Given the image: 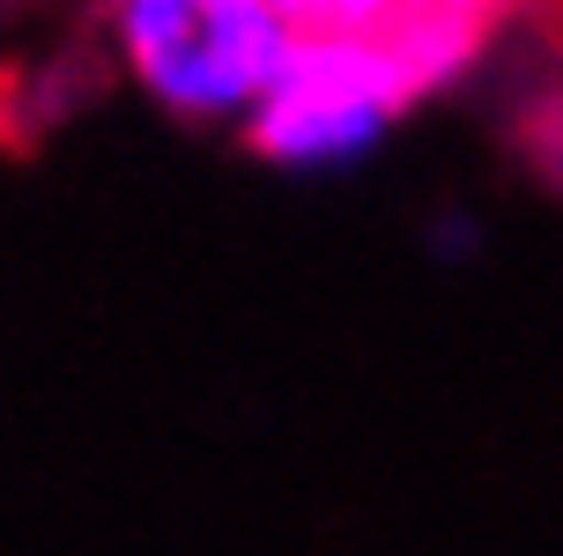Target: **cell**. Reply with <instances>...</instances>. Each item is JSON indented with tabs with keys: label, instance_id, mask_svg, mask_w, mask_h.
Here are the masks:
<instances>
[{
	"label": "cell",
	"instance_id": "obj_2",
	"mask_svg": "<svg viewBox=\"0 0 563 556\" xmlns=\"http://www.w3.org/2000/svg\"><path fill=\"white\" fill-rule=\"evenodd\" d=\"M408 105L416 89L378 30H297L282 75L245 119V141L282 171H334L378 149Z\"/></svg>",
	"mask_w": 563,
	"mask_h": 556
},
{
	"label": "cell",
	"instance_id": "obj_5",
	"mask_svg": "<svg viewBox=\"0 0 563 556\" xmlns=\"http://www.w3.org/2000/svg\"><path fill=\"white\" fill-rule=\"evenodd\" d=\"M527 15H534V37L549 53H563V0H527Z\"/></svg>",
	"mask_w": 563,
	"mask_h": 556
},
{
	"label": "cell",
	"instance_id": "obj_6",
	"mask_svg": "<svg viewBox=\"0 0 563 556\" xmlns=\"http://www.w3.org/2000/svg\"><path fill=\"white\" fill-rule=\"evenodd\" d=\"M452 8H475V15H489V23H505L519 0H452Z\"/></svg>",
	"mask_w": 563,
	"mask_h": 556
},
{
	"label": "cell",
	"instance_id": "obj_3",
	"mask_svg": "<svg viewBox=\"0 0 563 556\" xmlns=\"http://www.w3.org/2000/svg\"><path fill=\"white\" fill-rule=\"evenodd\" d=\"M519 156H527V171H534L549 194H563V89L541 97V105L519 119Z\"/></svg>",
	"mask_w": 563,
	"mask_h": 556
},
{
	"label": "cell",
	"instance_id": "obj_4",
	"mask_svg": "<svg viewBox=\"0 0 563 556\" xmlns=\"http://www.w3.org/2000/svg\"><path fill=\"white\" fill-rule=\"evenodd\" d=\"M408 0H282L297 30H386Z\"/></svg>",
	"mask_w": 563,
	"mask_h": 556
},
{
	"label": "cell",
	"instance_id": "obj_1",
	"mask_svg": "<svg viewBox=\"0 0 563 556\" xmlns=\"http://www.w3.org/2000/svg\"><path fill=\"white\" fill-rule=\"evenodd\" d=\"M297 23L282 0H112V53L126 83L186 127H245Z\"/></svg>",
	"mask_w": 563,
	"mask_h": 556
}]
</instances>
